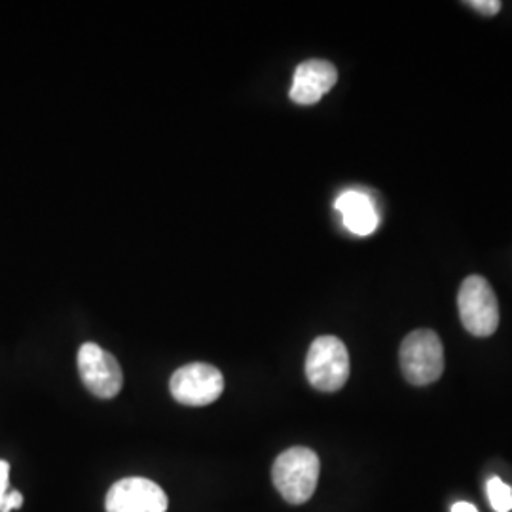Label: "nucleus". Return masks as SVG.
<instances>
[{
    "mask_svg": "<svg viewBox=\"0 0 512 512\" xmlns=\"http://www.w3.org/2000/svg\"><path fill=\"white\" fill-rule=\"evenodd\" d=\"M321 473L319 456L304 446L285 450L272 467L275 490L291 505H304L315 494Z\"/></svg>",
    "mask_w": 512,
    "mask_h": 512,
    "instance_id": "nucleus-1",
    "label": "nucleus"
},
{
    "mask_svg": "<svg viewBox=\"0 0 512 512\" xmlns=\"http://www.w3.org/2000/svg\"><path fill=\"white\" fill-rule=\"evenodd\" d=\"M401 368L408 384L423 387L437 382L444 372V348L437 332H410L401 344Z\"/></svg>",
    "mask_w": 512,
    "mask_h": 512,
    "instance_id": "nucleus-2",
    "label": "nucleus"
},
{
    "mask_svg": "<svg viewBox=\"0 0 512 512\" xmlns=\"http://www.w3.org/2000/svg\"><path fill=\"white\" fill-rule=\"evenodd\" d=\"M306 378L311 387L323 393L342 389L349 378V353L336 336H319L311 342L306 357Z\"/></svg>",
    "mask_w": 512,
    "mask_h": 512,
    "instance_id": "nucleus-3",
    "label": "nucleus"
},
{
    "mask_svg": "<svg viewBox=\"0 0 512 512\" xmlns=\"http://www.w3.org/2000/svg\"><path fill=\"white\" fill-rule=\"evenodd\" d=\"M458 308L463 327L473 336L488 338L499 327L497 296L488 279L480 275H471L461 283Z\"/></svg>",
    "mask_w": 512,
    "mask_h": 512,
    "instance_id": "nucleus-4",
    "label": "nucleus"
},
{
    "mask_svg": "<svg viewBox=\"0 0 512 512\" xmlns=\"http://www.w3.org/2000/svg\"><path fill=\"white\" fill-rule=\"evenodd\" d=\"M171 395L186 406H207L215 403L224 391V378L217 366L190 363L173 372L169 382Z\"/></svg>",
    "mask_w": 512,
    "mask_h": 512,
    "instance_id": "nucleus-5",
    "label": "nucleus"
},
{
    "mask_svg": "<svg viewBox=\"0 0 512 512\" xmlns=\"http://www.w3.org/2000/svg\"><path fill=\"white\" fill-rule=\"evenodd\" d=\"M78 372L84 385L99 399H114L124 385V374L116 357L93 342L78 349Z\"/></svg>",
    "mask_w": 512,
    "mask_h": 512,
    "instance_id": "nucleus-6",
    "label": "nucleus"
},
{
    "mask_svg": "<svg viewBox=\"0 0 512 512\" xmlns=\"http://www.w3.org/2000/svg\"><path fill=\"white\" fill-rule=\"evenodd\" d=\"M105 509L107 512H165L167 495L148 478H122L110 488Z\"/></svg>",
    "mask_w": 512,
    "mask_h": 512,
    "instance_id": "nucleus-7",
    "label": "nucleus"
},
{
    "mask_svg": "<svg viewBox=\"0 0 512 512\" xmlns=\"http://www.w3.org/2000/svg\"><path fill=\"white\" fill-rule=\"evenodd\" d=\"M338 82L336 67L325 59H308L294 71L291 99L296 105H315L325 93H329Z\"/></svg>",
    "mask_w": 512,
    "mask_h": 512,
    "instance_id": "nucleus-8",
    "label": "nucleus"
},
{
    "mask_svg": "<svg viewBox=\"0 0 512 512\" xmlns=\"http://www.w3.org/2000/svg\"><path fill=\"white\" fill-rule=\"evenodd\" d=\"M336 211L342 213L344 226L355 236H370L380 226V217L370 196L361 190H348L338 196L334 203Z\"/></svg>",
    "mask_w": 512,
    "mask_h": 512,
    "instance_id": "nucleus-9",
    "label": "nucleus"
},
{
    "mask_svg": "<svg viewBox=\"0 0 512 512\" xmlns=\"http://www.w3.org/2000/svg\"><path fill=\"white\" fill-rule=\"evenodd\" d=\"M488 499L492 509L497 512H511L512 511V490L511 486H507L501 478H490L488 480Z\"/></svg>",
    "mask_w": 512,
    "mask_h": 512,
    "instance_id": "nucleus-10",
    "label": "nucleus"
},
{
    "mask_svg": "<svg viewBox=\"0 0 512 512\" xmlns=\"http://www.w3.org/2000/svg\"><path fill=\"white\" fill-rule=\"evenodd\" d=\"M473 10L482 16H495L501 10V2L499 0H469L467 2Z\"/></svg>",
    "mask_w": 512,
    "mask_h": 512,
    "instance_id": "nucleus-11",
    "label": "nucleus"
},
{
    "mask_svg": "<svg viewBox=\"0 0 512 512\" xmlns=\"http://www.w3.org/2000/svg\"><path fill=\"white\" fill-rule=\"evenodd\" d=\"M23 505V495L16 490H8L0 497V512H10L19 509Z\"/></svg>",
    "mask_w": 512,
    "mask_h": 512,
    "instance_id": "nucleus-12",
    "label": "nucleus"
},
{
    "mask_svg": "<svg viewBox=\"0 0 512 512\" xmlns=\"http://www.w3.org/2000/svg\"><path fill=\"white\" fill-rule=\"evenodd\" d=\"M10 490V463L0 459V497Z\"/></svg>",
    "mask_w": 512,
    "mask_h": 512,
    "instance_id": "nucleus-13",
    "label": "nucleus"
},
{
    "mask_svg": "<svg viewBox=\"0 0 512 512\" xmlns=\"http://www.w3.org/2000/svg\"><path fill=\"white\" fill-rule=\"evenodd\" d=\"M452 512H478L476 511L473 503H467V501H459L456 505H452Z\"/></svg>",
    "mask_w": 512,
    "mask_h": 512,
    "instance_id": "nucleus-14",
    "label": "nucleus"
}]
</instances>
